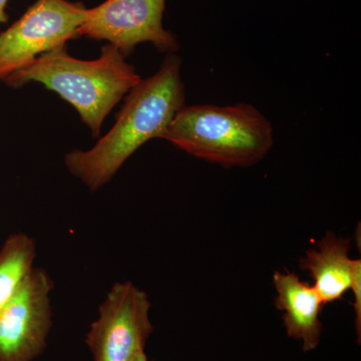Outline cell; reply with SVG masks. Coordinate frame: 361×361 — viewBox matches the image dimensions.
Instances as JSON below:
<instances>
[{
    "instance_id": "ba28073f",
    "label": "cell",
    "mask_w": 361,
    "mask_h": 361,
    "mask_svg": "<svg viewBox=\"0 0 361 361\" xmlns=\"http://www.w3.org/2000/svg\"><path fill=\"white\" fill-rule=\"evenodd\" d=\"M273 283L276 289L275 306L283 311L287 336L302 341V350H314L319 344L322 323L319 316L323 306L322 297L313 285L301 281L291 272H275Z\"/></svg>"
},
{
    "instance_id": "3957f363",
    "label": "cell",
    "mask_w": 361,
    "mask_h": 361,
    "mask_svg": "<svg viewBox=\"0 0 361 361\" xmlns=\"http://www.w3.org/2000/svg\"><path fill=\"white\" fill-rule=\"evenodd\" d=\"M161 139L190 155L224 168L251 167L274 142L270 121L255 106H184Z\"/></svg>"
},
{
    "instance_id": "5b68a950",
    "label": "cell",
    "mask_w": 361,
    "mask_h": 361,
    "mask_svg": "<svg viewBox=\"0 0 361 361\" xmlns=\"http://www.w3.org/2000/svg\"><path fill=\"white\" fill-rule=\"evenodd\" d=\"M146 292L132 282H116L90 325L85 344L94 361H132L146 348L154 327Z\"/></svg>"
},
{
    "instance_id": "7c38bea8",
    "label": "cell",
    "mask_w": 361,
    "mask_h": 361,
    "mask_svg": "<svg viewBox=\"0 0 361 361\" xmlns=\"http://www.w3.org/2000/svg\"><path fill=\"white\" fill-rule=\"evenodd\" d=\"M8 0H0V23H6L8 16L6 13V8Z\"/></svg>"
},
{
    "instance_id": "8fae6325",
    "label": "cell",
    "mask_w": 361,
    "mask_h": 361,
    "mask_svg": "<svg viewBox=\"0 0 361 361\" xmlns=\"http://www.w3.org/2000/svg\"><path fill=\"white\" fill-rule=\"evenodd\" d=\"M350 290L355 295V324L356 334H357L358 342H360L361 336V267L355 271L353 276V283H351Z\"/></svg>"
},
{
    "instance_id": "52a82bcc",
    "label": "cell",
    "mask_w": 361,
    "mask_h": 361,
    "mask_svg": "<svg viewBox=\"0 0 361 361\" xmlns=\"http://www.w3.org/2000/svg\"><path fill=\"white\" fill-rule=\"evenodd\" d=\"M52 290L49 273L33 268L0 310V361H33L44 353L52 326Z\"/></svg>"
},
{
    "instance_id": "9c48e42d",
    "label": "cell",
    "mask_w": 361,
    "mask_h": 361,
    "mask_svg": "<svg viewBox=\"0 0 361 361\" xmlns=\"http://www.w3.org/2000/svg\"><path fill=\"white\" fill-rule=\"evenodd\" d=\"M350 240L339 238L326 233L316 244V248L306 252L300 259V268L310 271L313 287L323 303L339 300L350 289L355 271L361 267L360 259L349 257Z\"/></svg>"
},
{
    "instance_id": "6da1fadb",
    "label": "cell",
    "mask_w": 361,
    "mask_h": 361,
    "mask_svg": "<svg viewBox=\"0 0 361 361\" xmlns=\"http://www.w3.org/2000/svg\"><path fill=\"white\" fill-rule=\"evenodd\" d=\"M182 61L167 54L155 75L130 90L115 126L87 151L73 149L65 164L73 177L92 192L103 188L137 149L161 139L178 111L185 106Z\"/></svg>"
},
{
    "instance_id": "4fadbf2b",
    "label": "cell",
    "mask_w": 361,
    "mask_h": 361,
    "mask_svg": "<svg viewBox=\"0 0 361 361\" xmlns=\"http://www.w3.org/2000/svg\"><path fill=\"white\" fill-rule=\"evenodd\" d=\"M132 361H149L148 356H147L146 353L145 351H142V353H140L139 355L135 356L134 360Z\"/></svg>"
},
{
    "instance_id": "7a4b0ae2",
    "label": "cell",
    "mask_w": 361,
    "mask_h": 361,
    "mask_svg": "<svg viewBox=\"0 0 361 361\" xmlns=\"http://www.w3.org/2000/svg\"><path fill=\"white\" fill-rule=\"evenodd\" d=\"M141 80L122 52L108 44L94 61L73 58L66 45L44 52L4 82L14 89L39 82L56 92L77 110L96 139L109 114Z\"/></svg>"
},
{
    "instance_id": "277c9868",
    "label": "cell",
    "mask_w": 361,
    "mask_h": 361,
    "mask_svg": "<svg viewBox=\"0 0 361 361\" xmlns=\"http://www.w3.org/2000/svg\"><path fill=\"white\" fill-rule=\"evenodd\" d=\"M82 2L37 0L6 32L0 33V82L25 68L44 52L78 39L87 20Z\"/></svg>"
},
{
    "instance_id": "8992f818",
    "label": "cell",
    "mask_w": 361,
    "mask_h": 361,
    "mask_svg": "<svg viewBox=\"0 0 361 361\" xmlns=\"http://www.w3.org/2000/svg\"><path fill=\"white\" fill-rule=\"evenodd\" d=\"M166 0H106L87 11L78 37L106 40L127 58L135 47L149 42L164 54H175L179 42L163 25Z\"/></svg>"
},
{
    "instance_id": "30bf717a",
    "label": "cell",
    "mask_w": 361,
    "mask_h": 361,
    "mask_svg": "<svg viewBox=\"0 0 361 361\" xmlns=\"http://www.w3.org/2000/svg\"><path fill=\"white\" fill-rule=\"evenodd\" d=\"M37 242L30 235H9L0 248V310L20 290L35 268Z\"/></svg>"
}]
</instances>
